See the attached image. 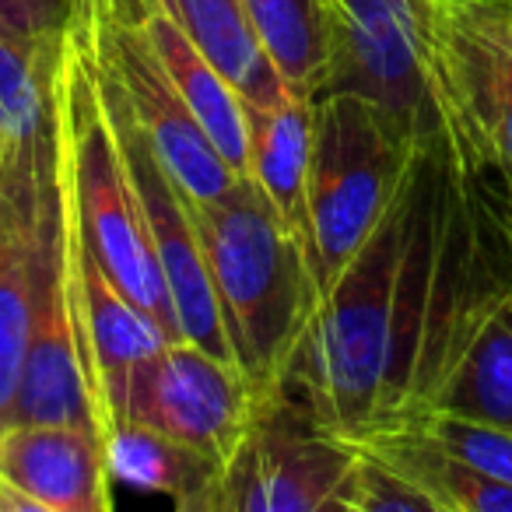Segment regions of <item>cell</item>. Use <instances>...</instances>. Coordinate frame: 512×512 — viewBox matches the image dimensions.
Instances as JSON below:
<instances>
[{
	"instance_id": "obj_1",
	"label": "cell",
	"mask_w": 512,
	"mask_h": 512,
	"mask_svg": "<svg viewBox=\"0 0 512 512\" xmlns=\"http://www.w3.org/2000/svg\"><path fill=\"white\" fill-rule=\"evenodd\" d=\"M193 221L235 369L256 404L281 397L320 302L313 267L253 179H239L218 200L193 204Z\"/></svg>"
},
{
	"instance_id": "obj_2",
	"label": "cell",
	"mask_w": 512,
	"mask_h": 512,
	"mask_svg": "<svg viewBox=\"0 0 512 512\" xmlns=\"http://www.w3.org/2000/svg\"><path fill=\"white\" fill-rule=\"evenodd\" d=\"M404 225L407 176L365 246L320 295L292 365L288 393L351 442L383 421Z\"/></svg>"
},
{
	"instance_id": "obj_3",
	"label": "cell",
	"mask_w": 512,
	"mask_h": 512,
	"mask_svg": "<svg viewBox=\"0 0 512 512\" xmlns=\"http://www.w3.org/2000/svg\"><path fill=\"white\" fill-rule=\"evenodd\" d=\"M53 158L60 176L71 183L78 197L88 239L116 288L151 320L162 323L165 334L179 337L162 271L155 264V249L144 232L141 211L102 106L99 81L71 18L60 36L57 71H53Z\"/></svg>"
},
{
	"instance_id": "obj_4",
	"label": "cell",
	"mask_w": 512,
	"mask_h": 512,
	"mask_svg": "<svg viewBox=\"0 0 512 512\" xmlns=\"http://www.w3.org/2000/svg\"><path fill=\"white\" fill-rule=\"evenodd\" d=\"M421 144L411 141L376 102L355 92L316 95L309 158V228L316 292L365 246L404 183ZM320 306V302H316Z\"/></svg>"
},
{
	"instance_id": "obj_5",
	"label": "cell",
	"mask_w": 512,
	"mask_h": 512,
	"mask_svg": "<svg viewBox=\"0 0 512 512\" xmlns=\"http://www.w3.org/2000/svg\"><path fill=\"white\" fill-rule=\"evenodd\" d=\"M334 78L327 92L376 102L411 141H456L439 57V0H337Z\"/></svg>"
},
{
	"instance_id": "obj_6",
	"label": "cell",
	"mask_w": 512,
	"mask_h": 512,
	"mask_svg": "<svg viewBox=\"0 0 512 512\" xmlns=\"http://www.w3.org/2000/svg\"><path fill=\"white\" fill-rule=\"evenodd\" d=\"M358 446L295 393L256 404L193 512H334Z\"/></svg>"
},
{
	"instance_id": "obj_7",
	"label": "cell",
	"mask_w": 512,
	"mask_h": 512,
	"mask_svg": "<svg viewBox=\"0 0 512 512\" xmlns=\"http://www.w3.org/2000/svg\"><path fill=\"white\" fill-rule=\"evenodd\" d=\"M71 22L78 25L85 50L120 88L130 113L148 134L155 155L186 193L190 204L218 200L239 183L228 162L218 155L207 130L193 116L190 102L162 67L148 39L113 0H74Z\"/></svg>"
},
{
	"instance_id": "obj_8",
	"label": "cell",
	"mask_w": 512,
	"mask_h": 512,
	"mask_svg": "<svg viewBox=\"0 0 512 512\" xmlns=\"http://www.w3.org/2000/svg\"><path fill=\"white\" fill-rule=\"evenodd\" d=\"M74 29H78V25H74ZM81 43H85V39H81ZM88 64H92L95 81H99L102 106H106L109 127H113L116 148H120V158H123V172H127V183H130V190H134L148 242H151V249H155V264H158V271H162L165 295H169L172 316H176V334L183 337V341H190V344H197V348L232 362L225 323H221V309H218V299H214L211 274H207L204 246H200L197 221H193V204L176 186V179L169 176L162 158L155 155L148 134L141 130L137 116L130 113L120 88L102 74V67L95 64L92 57H88Z\"/></svg>"
},
{
	"instance_id": "obj_9",
	"label": "cell",
	"mask_w": 512,
	"mask_h": 512,
	"mask_svg": "<svg viewBox=\"0 0 512 512\" xmlns=\"http://www.w3.org/2000/svg\"><path fill=\"white\" fill-rule=\"evenodd\" d=\"M256 411V397L232 362L172 337L144 358L127 383L123 421H141L204 453L221 467Z\"/></svg>"
},
{
	"instance_id": "obj_10",
	"label": "cell",
	"mask_w": 512,
	"mask_h": 512,
	"mask_svg": "<svg viewBox=\"0 0 512 512\" xmlns=\"http://www.w3.org/2000/svg\"><path fill=\"white\" fill-rule=\"evenodd\" d=\"M439 57L456 144L474 148L512 197V46L491 0H439Z\"/></svg>"
},
{
	"instance_id": "obj_11",
	"label": "cell",
	"mask_w": 512,
	"mask_h": 512,
	"mask_svg": "<svg viewBox=\"0 0 512 512\" xmlns=\"http://www.w3.org/2000/svg\"><path fill=\"white\" fill-rule=\"evenodd\" d=\"M53 176V127L36 144L0 148V428L36 320L46 200Z\"/></svg>"
},
{
	"instance_id": "obj_12",
	"label": "cell",
	"mask_w": 512,
	"mask_h": 512,
	"mask_svg": "<svg viewBox=\"0 0 512 512\" xmlns=\"http://www.w3.org/2000/svg\"><path fill=\"white\" fill-rule=\"evenodd\" d=\"M0 488L11 512H109L113 474L102 435L57 421L0 428Z\"/></svg>"
},
{
	"instance_id": "obj_13",
	"label": "cell",
	"mask_w": 512,
	"mask_h": 512,
	"mask_svg": "<svg viewBox=\"0 0 512 512\" xmlns=\"http://www.w3.org/2000/svg\"><path fill=\"white\" fill-rule=\"evenodd\" d=\"M116 8L141 29L155 57L172 74L193 116L207 130L218 155L239 179H249V137H246V102L218 74V67L204 57L190 32L176 22L165 0H113Z\"/></svg>"
},
{
	"instance_id": "obj_14",
	"label": "cell",
	"mask_w": 512,
	"mask_h": 512,
	"mask_svg": "<svg viewBox=\"0 0 512 512\" xmlns=\"http://www.w3.org/2000/svg\"><path fill=\"white\" fill-rule=\"evenodd\" d=\"M316 99L288 92L274 106H246L249 179L264 193L274 218L285 225L295 246L313 267L309 228V158H313ZM316 278V274H313Z\"/></svg>"
},
{
	"instance_id": "obj_15",
	"label": "cell",
	"mask_w": 512,
	"mask_h": 512,
	"mask_svg": "<svg viewBox=\"0 0 512 512\" xmlns=\"http://www.w3.org/2000/svg\"><path fill=\"white\" fill-rule=\"evenodd\" d=\"M355 446L414 484L435 512H512V484L477 470L414 425L372 428Z\"/></svg>"
},
{
	"instance_id": "obj_16",
	"label": "cell",
	"mask_w": 512,
	"mask_h": 512,
	"mask_svg": "<svg viewBox=\"0 0 512 512\" xmlns=\"http://www.w3.org/2000/svg\"><path fill=\"white\" fill-rule=\"evenodd\" d=\"M242 8L288 92L313 99L327 92L341 25L337 0H242Z\"/></svg>"
},
{
	"instance_id": "obj_17",
	"label": "cell",
	"mask_w": 512,
	"mask_h": 512,
	"mask_svg": "<svg viewBox=\"0 0 512 512\" xmlns=\"http://www.w3.org/2000/svg\"><path fill=\"white\" fill-rule=\"evenodd\" d=\"M165 4L246 106H274L285 99L288 85L267 60L242 0H165Z\"/></svg>"
},
{
	"instance_id": "obj_18",
	"label": "cell",
	"mask_w": 512,
	"mask_h": 512,
	"mask_svg": "<svg viewBox=\"0 0 512 512\" xmlns=\"http://www.w3.org/2000/svg\"><path fill=\"white\" fill-rule=\"evenodd\" d=\"M102 446H106V463L116 484L165 495L179 512L197 509L200 495L211 488L218 474V463L207 460L204 453L141 421L113 425L102 435Z\"/></svg>"
},
{
	"instance_id": "obj_19",
	"label": "cell",
	"mask_w": 512,
	"mask_h": 512,
	"mask_svg": "<svg viewBox=\"0 0 512 512\" xmlns=\"http://www.w3.org/2000/svg\"><path fill=\"white\" fill-rule=\"evenodd\" d=\"M425 411H449L512 428V299L481 323Z\"/></svg>"
},
{
	"instance_id": "obj_20",
	"label": "cell",
	"mask_w": 512,
	"mask_h": 512,
	"mask_svg": "<svg viewBox=\"0 0 512 512\" xmlns=\"http://www.w3.org/2000/svg\"><path fill=\"white\" fill-rule=\"evenodd\" d=\"M60 36H32L0 18V144H36L53 127Z\"/></svg>"
},
{
	"instance_id": "obj_21",
	"label": "cell",
	"mask_w": 512,
	"mask_h": 512,
	"mask_svg": "<svg viewBox=\"0 0 512 512\" xmlns=\"http://www.w3.org/2000/svg\"><path fill=\"white\" fill-rule=\"evenodd\" d=\"M397 425H414L428 439L446 446L449 453L474 463L477 470L512 484V428L491 425V421L481 418H463V414L449 411H418L411 418L397 421Z\"/></svg>"
},
{
	"instance_id": "obj_22",
	"label": "cell",
	"mask_w": 512,
	"mask_h": 512,
	"mask_svg": "<svg viewBox=\"0 0 512 512\" xmlns=\"http://www.w3.org/2000/svg\"><path fill=\"white\" fill-rule=\"evenodd\" d=\"M334 512H435V505L397 470L358 449L355 467L337 491Z\"/></svg>"
},
{
	"instance_id": "obj_23",
	"label": "cell",
	"mask_w": 512,
	"mask_h": 512,
	"mask_svg": "<svg viewBox=\"0 0 512 512\" xmlns=\"http://www.w3.org/2000/svg\"><path fill=\"white\" fill-rule=\"evenodd\" d=\"M74 11V0H0V18L32 36H57Z\"/></svg>"
},
{
	"instance_id": "obj_24",
	"label": "cell",
	"mask_w": 512,
	"mask_h": 512,
	"mask_svg": "<svg viewBox=\"0 0 512 512\" xmlns=\"http://www.w3.org/2000/svg\"><path fill=\"white\" fill-rule=\"evenodd\" d=\"M491 11H495V22L502 29L505 43L512 46V0H491Z\"/></svg>"
},
{
	"instance_id": "obj_25",
	"label": "cell",
	"mask_w": 512,
	"mask_h": 512,
	"mask_svg": "<svg viewBox=\"0 0 512 512\" xmlns=\"http://www.w3.org/2000/svg\"><path fill=\"white\" fill-rule=\"evenodd\" d=\"M505 228H509V239H512V197H505ZM512 299V292H509Z\"/></svg>"
},
{
	"instance_id": "obj_26",
	"label": "cell",
	"mask_w": 512,
	"mask_h": 512,
	"mask_svg": "<svg viewBox=\"0 0 512 512\" xmlns=\"http://www.w3.org/2000/svg\"><path fill=\"white\" fill-rule=\"evenodd\" d=\"M0 512H11V505H8V491L0 488Z\"/></svg>"
},
{
	"instance_id": "obj_27",
	"label": "cell",
	"mask_w": 512,
	"mask_h": 512,
	"mask_svg": "<svg viewBox=\"0 0 512 512\" xmlns=\"http://www.w3.org/2000/svg\"><path fill=\"white\" fill-rule=\"evenodd\" d=\"M0 148H4V144H0Z\"/></svg>"
}]
</instances>
